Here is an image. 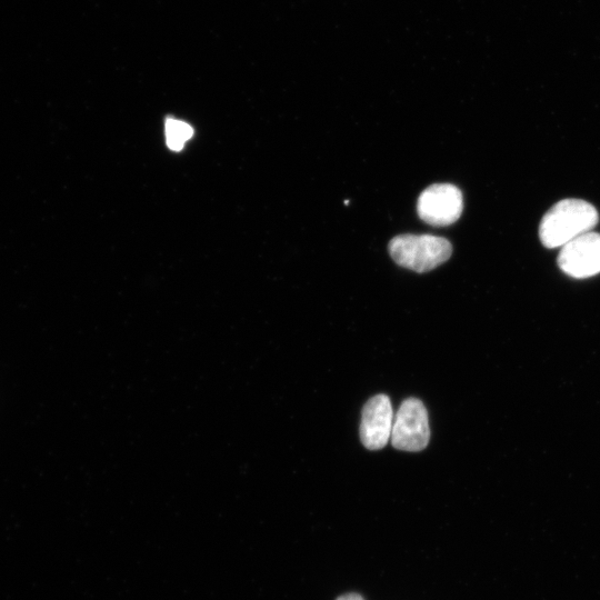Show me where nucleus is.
<instances>
[{"mask_svg": "<svg viewBox=\"0 0 600 600\" xmlns=\"http://www.w3.org/2000/svg\"><path fill=\"white\" fill-rule=\"evenodd\" d=\"M598 221V211L591 203L582 199H562L542 217L539 238L546 248H561L577 237L592 231Z\"/></svg>", "mask_w": 600, "mask_h": 600, "instance_id": "1", "label": "nucleus"}, {"mask_svg": "<svg viewBox=\"0 0 600 600\" xmlns=\"http://www.w3.org/2000/svg\"><path fill=\"white\" fill-rule=\"evenodd\" d=\"M388 249L397 264L416 272L439 267L452 252L447 239L433 234H400L389 242Z\"/></svg>", "mask_w": 600, "mask_h": 600, "instance_id": "2", "label": "nucleus"}, {"mask_svg": "<svg viewBox=\"0 0 600 600\" xmlns=\"http://www.w3.org/2000/svg\"><path fill=\"white\" fill-rule=\"evenodd\" d=\"M430 439L428 412L417 398L406 399L393 418L391 443L396 449L417 452L423 450Z\"/></svg>", "mask_w": 600, "mask_h": 600, "instance_id": "3", "label": "nucleus"}, {"mask_svg": "<svg viewBox=\"0 0 600 600\" xmlns=\"http://www.w3.org/2000/svg\"><path fill=\"white\" fill-rule=\"evenodd\" d=\"M462 209V193L450 183H436L428 187L419 196L417 202L420 219L434 227H444L456 222Z\"/></svg>", "mask_w": 600, "mask_h": 600, "instance_id": "4", "label": "nucleus"}, {"mask_svg": "<svg viewBox=\"0 0 600 600\" xmlns=\"http://www.w3.org/2000/svg\"><path fill=\"white\" fill-rule=\"evenodd\" d=\"M559 268L573 278H589L600 272V233L589 231L561 247Z\"/></svg>", "mask_w": 600, "mask_h": 600, "instance_id": "5", "label": "nucleus"}, {"mask_svg": "<svg viewBox=\"0 0 600 600\" xmlns=\"http://www.w3.org/2000/svg\"><path fill=\"white\" fill-rule=\"evenodd\" d=\"M393 410L386 394H377L367 401L362 409L360 440L369 450L386 447L391 438Z\"/></svg>", "mask_w": 600, "mask_h": 600, "instance_id": "6", "label": "nucleus"}, {"mask_svg": "<svg viewBox=\"0 0 600 600\" xmlns=\"http://www.w3.org/2000/svg\"><path fill=\"white\" fill-rule=\"evenodd\" d=\"M192 128L182 121L176 119L166 121L167 144L173 151L181 150L184 142L192 137Z\"/></svg>", "mask_w": 600, "mask_h": 600, "instance_id": "7", "label": "nucleus"}, {"mask_svg": "<svg viewBox=\"0 0 600 600\" xmlns=\"http://www.w3.org/2000/svg\"><path fill=\"white\" fill-rule=\"evenodd\" d=\"M337 600H363L358 593H346L339 597Z\"/></svg>", "mask_w": 600, "mask_h": 600, "instance_id": "8", "label": "nucleus"}]
</instances>
